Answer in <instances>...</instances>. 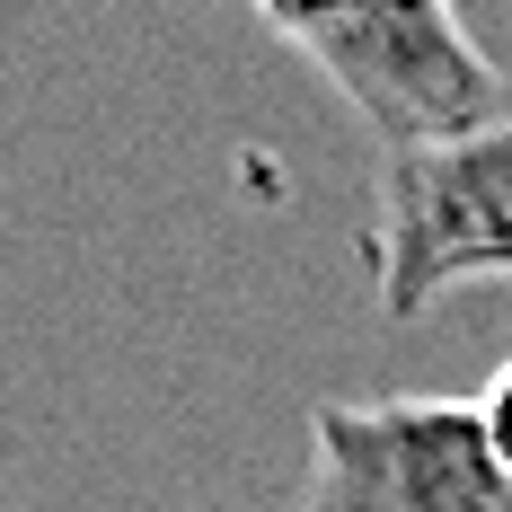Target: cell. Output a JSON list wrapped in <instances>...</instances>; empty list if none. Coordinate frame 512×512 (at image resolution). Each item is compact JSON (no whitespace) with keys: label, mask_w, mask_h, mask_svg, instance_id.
I'll use <instances>...</instances> for the list:
<instances>
[{"label":"cell","mask_w":512,"mask_h":512,"mask_svg":"<svg viewBox=\"0 0 512 512\" xmlns=\"http://www.w3.org/2000/svg\"><path fill=\"white\" fill-rule=\"evenodd\" d=\"M248 9L371 124L380 151L451 142L512 106L504 62L468 36L460 0H248Z\"/></svg>","instance_id":"1"},{"label":"cell","mask_w":512,"mask_h":512,"mask_svg":"<svg viewBox=\"0 0 512 512\" xmlns=\"http://www.w3.org/2000/svg\"><path fill=\"white\" fill-rule=\"evenodd\" d=\"M362 274L389 318H424L468 283H512V106L451 142L380 151Z\"/></svg>","instance_id":"2"},{"label":"cell","mask_w":512,"mask_h":512,"mask_svg":"<svg viewBox=\"0 0 512 512\" xmlns=\"http://www.w3.org/2000/svg\"><path fill=\"white\" fill-rule=\"evenodd\" d=\"M301 512H512L477 398H327Z\"/></svg>","instance_id":"3"},{"label":"cell","mask_w":512,"mask_h":512,"mask_svg":"<svg viewBox=\"0 0 512 512\" xmlns=\"http://www.w3.org/2000/svg\"><path fill=\"white\" fill-rule=\"evenodd\" d=\"M477 415H486V442H495V460H504V477H512V362L477 389Z\"/></svg>","instance_id":"4"}]
</instances>
